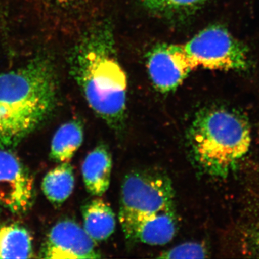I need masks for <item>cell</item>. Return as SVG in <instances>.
<instances>
[{
    "label": "cell",
    "instance_id": "cell-1",
    "mask_svg": "<svg viewBox=\"0 0 259 259\" xmlns=\"http://www.w3.org/2000/svg\"><path fill=\"white\" fill-rule=\"evenodd\" d=\"M71 69L92 110L111 128L122 129L127 79L117 60L110 23L99 24L87 32L75 47Z\"/></svg>",
    "mask_w": 259,
    "mask_h": 259
},
{
    "label": "cell",
    "instance_id": "cell-2",
    "mask_svg": "<svg viewBox=\"0 0 259 259\" xmlns=\"http://www.w3.org/2000/svg\"><path fill=\"white\" fill-rule=\"evenodd\" d=\"M56 96L54 69L45 59L0 73V148L18 146L47 120Z\"/></svg>",
    "mask_w": 259,
    "mask_h": 259
},
{
    "label": "cell",
    "instance_id": "cell-3",
    "mask_svg": "<svg viewBox=\"0 0 259 259\" xmlns=\"http://www.w3.org/2000/svg\"><path fill=\"white\" fill-rule=\"evenodd\" d=\"M175 192L166 175L148 170L130 172L121 187L119 221L131 243L164 245L178 231Z\"/></svg>",
    "mask_w": 259,
    "mask_h": 259
},
{
    "label": "cell",
    "instance_id": "cell-4",
    "mask_svg": "<svg viewBox=\"0 0 259 259\" xmlns=\"http://www.w3.org/2000/svg\"><path fill=\"white\" fill-rule=\"evenodd\" d=\"M187 138L196 166L202 173L221 178L241 164L252 143L246 117L223 105L204 107L197 112Z\"/></svg>",
    "mask_w": 259,
    "mask_h": 259
},
{
    "label": "cell",
    "instance_id": "cell-5",
    "mask_svg": "<svg viewBox=\"0 0 259 259\" xmlns=\"http://www.w3.org/2000/svg\"><path fill=\"white\" fill-rule=\"evenodd\" d=\"M183 46L196 69L242 73L253 69L249 48L223 25H209Z\"/></svg>",
    "mask_w": 259,
    "mask_h": 259
},
{
    "label": "cell",
    "instance_id": "cell-6",
    "mask_svg": "<svg viewBox=\"0 0 259 259\" xmlns=\"http://www.w3.org/2000/svg\"><path fill=\"white\" fill-rule=\"evenodd\" d=\"M146 65L153 86L161 93L175 91L196 69L180 44L153 47L148 54Z\"/></svg>",
    "mask_w": 259,
    "mask_h": 259
},
{
    "label": "cell",
    "instance_id": "cell-7",
    "mask_svg": "<svg viewBox=\"0 0 259 259\" xmlns=\"http://www.w3.org/2000/svg\"><path fill=\"white\" fill-rule=\"evenodd\" d=\"M33 179L21 161L0 149V204L15 214L28 211L34 199Z\"/></svg>",
    "mask_w": 259,
    "mask_h": 259
},
{
    "label": "cell",
    "instance_id": "cell-8",
    "mask_svg": "<svg viewBox=\"0 0 259 259\" xmlns=\"http://www.w3.org/2000/svg\"><path fill=\"white\" fill-rule=\"evenodd\" d=\"M40 257L49 259L102 258L95 242L76 221L64 220L51 228Z\"/></svg>",
    "mask_w": 259,
    "mask_h": 259
},
{
    "label": "cell",
    "instance_id": "cell-9",
    "mask_svg": "<svg viewBox=\"0 0 259 259\" xmlns=\"http://www.w3.org/2000/svg\"><path fill=\"white\" fill-rule=\"evenodd\" d=\"M246 167L245 213L240 225L241 253L259 257V161H250Z\"/></svg>",
    "mask_w": 259,
    "mask_h": 259
},
{
    "label": "cell",
    "instance_id": "cell-10",
    "mask_svg": "<svg viewBox=\"0 0 259 259\" xmlns=\"http://www.w3.org/2000/svg\"><path fill=\"white\" fill-rule=\"evenodd\" d=\"M112 168L111 153L105 145H100L85 158L81 166L87 190L95 196H102L110 187Z\"/></svg>",
    "mask_w": 259,
    "mask_h": 259
},
{
    "label": "cell",
    "instance_id": "cell-11",
    "mask_svg": "<svg viewBox=\"0 0 259 259\" xmlns=\"http://www.w3.org/2000/svg\"><path fill=\"white\" fill-rule=\"evenodd\" d=\"M83 228L94 241H106L115 232V213L103 199L95 198L81 209Z\"/></svg>",
    "mask_w": 259,
    "mask_h": 259
},
{
    "label": "cell",
    "instance_id": "cell-12",
    "mask_svg": "<svg viewBox=\"0 0 259 259\" xmlns=\"http://www.w3.org/2000/svg\"><path fill=\"white\" fill-rule=\"evenodd\" d=\"M83 125L78 120L63 124L56 131L51 141L50 157L54 161L69 162L82 144Z\"/></svg>",
    "mask_w": 259,
    "mask_h": 259
},
{
    "label": "cell",
    "instance_id": "cell-13",
    "mask_svg": "<svg viewBox=\"0 0 259 259\" xmlns=\"http://www.w3.org/2000/svg\"><path fill=\"white\" fill-rule=\"evenodd\" d=\"M75 177L69 162L60 163L48 172L42 182V190L54 205L64 203L74 191Z\"/></svg>",
    "mask_w": 259,
    "mask_h": 259
},
{
    "label": "cell",
    "instance_id": "cell-14",
    "mask_svg": "<svg viewBox=\"0 0 259 259\" xmlns=\"http://www.w3.org/2000/svg\"><path fill=\"white\" fill-rule=\"evenodd\" d=\"M31 236L18 224L0 226V258H32Z\"/></svg>",
    "mask_w": 259,
    "mask_h": 259
},
{
    "label": "cell",
    "instance_id": "cell-15",
    "mask_svg": "<svg viewBox=\"0 0 259 259\" xmlns=\"http://www.w3.org/2000/svg\"><path fill=\"white\" fill-rule=\"evenodd\" d=\"M209 0H142L144 6L150 11L158 14L173 15L190 13Z\"/></svg>",
    "mask_w": 259,
    "mask_h": 259
},
{
    "label": "cell",
    "instance_id": "cell-16",
    "mask_svg": "<svg viewBox=\"0 0 259 259\" xmlns=\"http://www.w3.org/2000/svg\"><path fill=\"white\" fill-rule=\"evenodd\" d=\"M208 252L204 245L195 242L182 243L163 252L161 258H205Z\"/></svg>",
    "mask_w": 259,
    "mask_h": 259
},
{
    "label": "cell",
    "instance_id": "cell-17",
    "mask_svg": "<svg viewBox=\"0 0 259 259\" xmlns=\"http://www.w3.org/2000/svg\"><path fill=\"white\" fill-rule=\"evenodd\" d=\"M64 1H66V0H64Z\"/></svg>",
    "mask_w": 259,
    "mask_h": 259
}]
</instances>
